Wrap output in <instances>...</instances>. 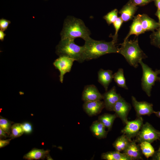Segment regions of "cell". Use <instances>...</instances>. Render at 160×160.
Returning a JSON list of instances; mask_svg holds the SVG:
<instances>
[{
  "label": "cell",
  "mask_w": 160,
  "mask_h": 160,
  "mask_svg": "<svg viewBox=\"0 0 160 160\" xmlns=\"http://www.w3.org/2000/svg\"><path fill=\"white\" fill-rule=\"evenodd\" d=\"M85 41L83 46L86 60L96 59L107 54L119 52V48L112 41L106 42L95 40L90 37Z\"/></svg>",
  "instance_id": "6da1fadb"
},
{
  "label": "cell",
  "mask_w": 160,
  "mask_h": 160,
  "mask_svg": "<svg viewBox=\"0 0 160 160\" xmlns=\"http://www.w3.org/2000/svg\"><path fill=\"white\" fill-rule=\"evenodd\" d=\"M90 32L81 20L73 17H68L65 20L61 32V39H74L81 38L84 41L90 38Z\"/></svg>",
  "instance_id": "7a4b0ae2"
},
{
  "label": "cell",
  "mask_w": 160,
  "mask_h": 160,
  "mask_svg": "<svg viewBox=\"0 0 160 160\" xmlns=\"http://www.w3.org/2000/svg\"><path fill=\"white\" fill-rule=\"evenodd\" d=\"M121 47L119 48V53L123 55L131 65L136 68L138 63L147 57L140 48L137 38L133 40L127 39L120 44Z\"/></svg>",
  "instance_id": "3957f363"
},
{
  "label": "cell",
  "mask_w": 160,
  "mask_h": 160,
  "mask_svg": "<svg viewBox=\"0 0 160 160\" xmlns=\"http://www.w3.org/2000/svg\"><path fill=\"white\" fill-rule=\"evenodd\" d=\"M56 53L59 57L65 56L82 63L86 60L84 47L76 44L74 40L61 39L56 46Z\"/></svg>",
  "instance_id": "277c9868"
},
{
  "label": "cell",
  "mask_w": 160,
  "mask_h": 160,
  "mask_svg": "<svg viewBox=\"0 0 160 160\" xmlns=\"http://www.w3.org/2000/svg\"><path fill=\"white\" fill-rule=\"evenodd\" d=\"M140 64L142 70L143 76L141 79V86L143 90L148 97L151 95V92L152 87L156 81L160 82V77L158 75L160 74V69H156L155 71L147 65L141 61Z\"/></svg>",
  "instance_id": "5b68a950"
},
{
  "label": "cell",
  "mask_w": 160,
  "mask_h": 160,
  "mask_svg": "<svg viewBox=\"0 0 160 160\" xmlns=\"http://www.w3.org/2000/svg\"><path fill=\"white\" fill-rule=\"evenodd\" d=\"M136 137L135 141L139 143L144 141L151 143L160 140L157 130L148 122L143 124Z\"/></svg>",
  "instance_id": "8992f818"
},
{
  "label": "cell",
  "mask_w": 160,
  "mask_h": 160,
  "mask_svg": "<svg viewBox=\"0 0 160 160\" xmlns=\"http://www.w3.org/2000/svg\"><path fill=\"white\" fill-rule=\"evenodd\" d=\"M143 124L142 117H137L135 120L128 121L125 124V126L121 130V132L132 140V138L136 137Z\"/></svg>",
  "instance_id": "52a82bcc"
},
{
  "label": "cell",
  "mask_w": 160,
  "mask_h": 160,
  "mask_svg": "<svg viewBox=\"0 0 160 160\" xmlns=\"http://www.w3.org/2000/svg\"><path fill=\"white\" fill-rule=\"evenodd\" d=\"M74 59L65 56H60L54 62L53 64L60 72V81L62 83L64 75L71 70Z\"/></svg>",
  "instance_id": "ba28073f"
},
{
  "label": "cell",
  "mask_w": 160,
  "mask_h": 160,
  "mask_svg": "<svg viewBox=\"0 0 160 160\" xmlns=\"http://www.w3.org/2000/svg\"><path fill=\"white\" fill-rule=\"evenodd\" d=\"M131 108V105L121 97L115 104L113 111L117 117L121 120L123 123L126 124L128 121L127 117Z\"/></svg>",
  "instance_id": "9c48e42d"
},
{
  "label": "cell",
  "mask_w": 160,
  "mask_h": 160,
  "mask_svg": "<svg viewBox=\"0 0 160 160\" xmlns=\"http://www.w3.org/2000/svg\"><path fill=\"white\" fill-rule=\"evenodd\" d=\"M132 103L136 111L137 117L142 116H150L154 113L152 103L146 101H138L133 96H132Z\"/></svg>",
  "instance_id": "30bf717a"
},
{
  "label": "cell",
  "mask_w": 160,
  "mask_h": 160,
  "mask_svg": "<svg viewBox=\"0 0 160 160\" xmlns=\"http://www.w3.org/2000/svg\"><path fill=\"white\" fill-rule=\"evenodd\" d=\"M103 96L105 107L109 111H113L115 104L121 97L117 93L116 87L114 86L108 91H106Z\"/></svg>",
  "instance_id": "8fae6325"
},
{
  "label": "cell",
  "mask_w": 160,
  "mask_h": 160,
  "mask_svg": "<svg viewBox=\"0 0 160 160\" xmlns=\"http://www.w3.org/2000/svg\"><path fill=\"white\" fill-rule=\"evenodd\" d=\"M82 99L84 102L101 100L103 99V95L99 91L94 85L86 86L83 91Z\"/></svg>",
  "instance_id": "7c38bea8"
},
{
  "label": "cell",
  "mask_w": 160,
  "mask_h": 160,
  "mask_svg": "<svg viewBox=\"0 0 160 160\" xmlns=\"http://www.w3.org/2000/svg\"><path fill=\"white\" fill-rule=\"evenodd\" d=\"M135 140H131L123 153L131 160L142 159V153L139 145L136 143Z\"/></svg>",
  "instance_id": "4fadbf2b"
},
{
  "label": "cell",
  "mask_w": 160,
  "mask_h": 160,
  "mask_svg": "<svg viewBox=\"0 0 160 160\" xmlns=\"http://www.w3.org/2000/svg\"><path fill=\"white\" fill-rule=\"evenodd\" d=\"M83 107L89 116H92L100 113L105 107V105L104 102L98 100L85 102Z\"/></svg>",
  "instance_id": "5bb4252c"
},
{
  "label": "cell",
  "mask_w": 160,
  "mask_h": 160,
  "mask_svg": "<svg viewBox=\"0 0 160 160\" xmlns=\"http://www.w3.org/2000/svg\"><path fill=\"white\" fill-rule=\"evenodd\" d=\"M138 8L137 6L129 0L123 6L119 13L123 22H126L132 20Z\"/></svg>",
  "instance_id": "9a60e30c"
},
{
  "label": "cell",
  "mask_w": 160,
  "mask_h": 160,
  "mask_svg": "<svg viewBox=\"0 0 160 160\" xmlns=\"http://www.w3.org/2000/svg\"><path fill=\"white\" fill-rule=\"evenodd\" d=\"M98 81L104 88L106 91L113 78V71L111 70H104L100 69L98 73Z\"/></svg>",
  "instance_id": "2e32d148"
},
{
  "label": "cell",
  "mask_w": 160,
  "mask_h": 160,
  "mask_svg": "<svg viewBox=\"0 0 160 160\" xmlns=\"http://www.w3.org/2000/svg\"><path fill=\"white\" fill-rule=\"evenodd\" d=\"M140 18L142 25L145 32L147 31H154L159 28L160 26L159 23L149 17L147 15L140 14Z\"/></svg>",
  "instance_id": "e0dca14e"
},
{
  "label": "cell",
  "mask_w": 160,
  "mask_h": 160,
  "mask_svg": "<svg viewBox=\"0 0 160 160\" xmlns=\"http://www.w3.org/2000/svg\"><path fill=\"white\" fill-rule=\"evenodd\" d=\"M145 32L143 28L140 18V14L134 17L133 22L130 26V31L124 41L128 39L131 35L134 34L137 36Z\"/></svg>",
  "instance_id": "ac0fdd59"
},
{
  "label": "cell",
  "mask_w": 160,
  "mask_h": 160,
  "mask_svg": "<svg viewBox=\"0 0 160 160\" xmlns=\"http://www.w3.org/2000/svg\"><path fill=\"white\" fill-rule=\"evenodd\" d=\"M49 150L34 148L25 155L23 158L29 160L44 159L49 154Z\"/></svg>",
  "instance_id": "d6986e66"
},
{
  "label": "cell",
  "mask_w": 160,
  "mask_h": 160,
  "mask_svg": "<svg viewBox=\"0 0 160 160\" xmlns=\"http://www.w3.org/2000/svg\"><path fill=\"white\" fill-rule=\"evenodd\" d=\"M105 127L99 121H94L90 127V129L94 135L97 138L101 139L106 137L107 131Z\"/></svg>",
  "instance_id": "ffe728a7"
},
{
  "label": "cell",
  "mask_w": 160,
  "mask_h": 160,
  "mask_svg": "<svg viewBox=\"0 0 160 160\" xmlns=\"http://www.w3.org/2000/svg\"><path fill=\"white\" fill-rule=\"evenodd\" d=\"M131 140L123 134L116 139L113 145L116 151L120 152L123 151Z\"/></svg>",
  "instance_id": "44dd1931"
},
{
  "label": "cell",
  "mask_w": 160,
  "mask_h": 160,
  "mask_svg": "<svg viewBox=\"0 0 160 160\" xmlns=\"http://www.w3.org/2000/svg\"><path fill=\"white\" fill-rule=\"evenodd\" d=\"M101 158L106 160H131L123 153L116 151L103 153L101 155Z\"/></svg>",
  "instance_id": "7402d4cb"
},
{
  "label": "cell",
  "mask_w": 160,
  "mask_h": 160,
  "mask_svg": "<svg viewBox=\"0 0 160 160\" xmlns=\"http://www.w3.org/2000/svg\"><path fill=\"white\" fill-rule=\"evenodd\" d=\"M117 117L115 114L105 113L99 117L98 121L102 123L108 130H110Z\"/></svg>",
  "instance_id": "603a6c76"
},
{
  "label": "cell",
  "mask_w": 160,
  "mask_h": 160,
  "mask_svg": "<svg viewBox=\"0 0 160 160\" xmlns=\"http://www.w3.org/2000/svg\"><path fill=\"white\" fill-rule=\"evenodd\" d=\"M113 79L119 87L126 89H128L126 84V79L124 77V71L122 68H119L118 71L113 74Z\"/></svg>",
  "instance_id": "cb8c5ba5"
},
{
  "label": "cell",
  "mask_w": 160,
  "mask_h": 160,
  "mask_svg": "<svg viewBox=\"0 0 160 160\" xmlns=\"http://www.w3.org/2000/svg\"><path fill=\"white\" fill-rule=\"evenodd\" d=\"M139 145L142 154L146 158L152 156L155 151L151 143L144 141L140 143Z\"/></svg>",
  "instance_id": "d4e9b609"
},
{
  "label": "cell",
  "mask_w": 160,
  "mask_h": 160,
  "mask_svg": "<svg viewBox=\"0 0 160 160\" xmlns=\"http://www.w3.org/2000/svg\"><path fill=\"white\" fill-rule=\"evenodd\" d=\"M11 129L10 137L12 139L20 137L24 133L22 124L20 123L14 124Z\"/></svg>",
  "instance_id": "484cf974"
},
{
  "label": "cell",
  "mask_w": 160,
  "mask_h": 160,
  "mask_svg": "<svg viewBox=\"0 0 160 160\" xmlns=\"http://www.w3.org/2000/svg\"><path fill=\"white\" fill-rule=\"evenodd\" d=\"M150 38L151 44L160 49V27L156 31H153L150 36Z\"/></svg>",
  "instance_id": "4316f807"
},
{
  "label": "cell",
  "mask_w": 160,
  "mask_h": 160,
  "mask_svg": "<svg viewBox=\"0 0 160 160\" xmlns=\"http://www.w3.org/2000/svg\"><path fill=\"white\" fill-rule=\"evenodd\" d=\"M118 11L115 9L108 12L103 17L108 25L113 23L117 18Z\"/></svg>",
  "instance_id": "83f0119b"
},
{
  "label": "cell",
  "mask_w": 160,
  "mask_h": 160,
  "mask_svg": "<svg viewBox=\"0 0 160 160\" xmlns=\"http://www.w3.org/2000/svg\"><path fill=\"white\" fill-rule=\"evenodd\" d=\"M11 122L1 116L0 118V128L9 135L11 127Z\"/></svg>",
  "instance_id": "f1b7e54d"
},
{
  "label": "cell",
  "mask_w": 160,
  "mask_h": 160,
  "mask_svg": "<svg viewBox=\"0 0 160 160\" xmlns=\"http://www.w3.org/2000/svg\"><path fill=\"white\" fill-rule=\"evenodd\" d=\"M123 21L120 17H118L116 21L113 23V25L115 30V32L113 36H111L112 38V41L115 44H116L117 41L118 37V32L120 28Z\"/></svg>",
  "instance_id": "f546056e"
},
{
  "label": "cell",
  "mask_w": 160,
  "mask_h": 160,
  "mask_svg": "<svg viewBox=\"0 0 160 160\" xmlns=\"http://www.w3.org/2000/svg\"><path fill=\"white\" fill-rule=\"evenodd\" d=\"M21 124L24 133L29 134L32 131V127L30 123L25 122Z\"/></svg>",
  "instance_id": "4dcf8cb0"
},
{
  "label": "cell",
  "mask_w": 160,
  "mask_h": 160,
  "mask_svg": "<svg viewBox=\"0 0 160 160\" xmlns=\"http://www.w3.org/2000/svg\"><path fill=\"white\" fill-rule=\"evenodd\" d=\"M11 22L7 20L1 19L0 20V30L3 31L6 30L9 24Z\"/></svg>",
  "instance_id": "1f68e13d"
},
{
  "label": "cell",
  "mask_w": 160,
  "mask_h": 160,
  "mask_svg": "<svg viewBox=\"0 0 160 160\" xmlns=\"http://www.w3.org/2000/svg\"><path fill=\"white\" fill-rule=\"evenodd\" d=\"M132 3L136 6H143L145 5L153 0H130Z\"/></svg>",
  "instance_id": "d6a6232c"
},
{
  "label": "cell",
  "mask_w": 160,
  "mask_h": 160,
  "mask_svg": "<svg viewBox=\"0 0 160 160\" xmlns=\"http://www.w3.org/2000/svg\"><path fill=\"white\" fill-rule=\"evenodd\" d=\"M12 138L8 139L6 140H0V148L4 147L6 146L9 144L10 140Z\"/></svg>",
  "instance_id": "836d02e7"
},
{
  "label": "cell",
  "mask_w": 160,
  "mask_h": 160,
  "mask_svg": "<svg viewBox=\"0 0 160 160\" xmlns=\"http://www.w3.org/2000/svg\"><path fill=\"white\" fill-rule=\"evenodd\" d=\"M152 159L154 160H160V147L159 149L155 151L152 156Z\"/></svg>",
  "instance_id": "e575fe53"
},
{
  "label": "cell",
  "mask_w": 160,
  "mask_h": 160,
  "mask_svg": "<svg viewBox=\"0 0 160 160\" xmlns=\"http://www.w3.org/2000/svg\"><path fill=\"white\" fill-rule=\"evenodd\" d=\"M8 135L6 132L0 128V137L1 138L4 137L6 138Z\"/></svg>",
  "instance_id": "d590c367"
},
{
  "label": "cell",
  "mask_w": 160,
  "mask_h": 160,
  "mask_svg": "<svg viewBox=\"0 0 160 160\" xmlns=\"http://www.w3.org/2000/svg\"><path fill=\"white\" fill-rule=\"evenodd\" d=\"M6 34L3 31L0 30V40L2 41L4 40V37Z\"/></svg>",
  "instance_id": "8d00e7d4"
},
{
  "label": "cell",
  "mask_w": 160,
  "mask_h": 160,
  "mask_svg": "<svg viewBox=\"0 0 160 160\" xmlns=\"http://www.w3.org/2000/svg\"><path fill=\"white\" fill-rule=\"evenodd\" d=\"M155 5L158 10H160V0L154 1Z\"/></svg>",
  "instance_id": "74e56055"
},
{
  "label": "cell",
  "mask_w": 160,
  "mask_h": 160,
  "mask_svg": "<svg viewBox=\"0 0 160 160\" xmlns=\"http://www.w3.org/2000/svg\"><path fill=\"white\" fill-rule=\"evenodd\" d=\"M155 15L158 17L159 20V23L160 24V10L157 9Z\"/></svg>",
  "instance_id": "f35d334b"
},
{
  "label": "cell",
  "mask_w": 160,
  "mask_h": 160,
  "mask_svg": "<svg viewBox=\"0 0 160 160\" xmlns=\"http://www.w3.org/2000/svg\"><path fill=\"white\" fill-rule=\"evenodd\" d=\"M154 113L158 117L160 118V111H155Z\"/></svg>",
  "instance_id": "ab89813d"
},
{
  "label": "cell",
  "mask_w": 160,
  "mask_h": 160,
  "mask_svg": "<svg viewBox=\"0 0 160 160\" xmlns=\"http://www.w3.org/2000/svg\"><path fill=\"white\" fill-rule=\"evenodd\" d=\"M46 158L47 160H53V159H52L51 156H50L49 154L47 155Z\"/></svg>",
  "instance_id": "60d3db41"
},
{
  "label": "cell",
  "mask_w": 160,
  "mask_h": 160,
  "mask_svg": "<svg viewBox=\"0 0 160 160\" xmlns=\"http://www.w3.org/2000/svg\"><path fill=\"white\" fill-rule=\"evenodd\" d=\"M157 132L158 133V135L160 138V131H158L157 130Z\"/></svg>",
  "instance_id": "b9f144b4"
},
{
  "label": "cell",
  "mask_w": 160,
  "mask_h": 160,
  "mask_svg": "<svg viewBox=\"0 0 160 160\" xmlns=\"http://www.w3.org/2000/svg\"><path fill=\"white\" fill-rule=\"evenodd\" d=\"M158 0H153V1H158Z\"/></svg>",
  "instance_id": "7bdbcfd3"
},
{
  "label": "cell",
  "mask_w": 160,
  "mask_h": 160,
  "mask_svg": "<svg viewBox=\"0 0 160 160\" xmlns=\"http://www.w3.org/2000/svg\"></svg>",
  "instance_id": "ee69618b"
}]
</instances>
